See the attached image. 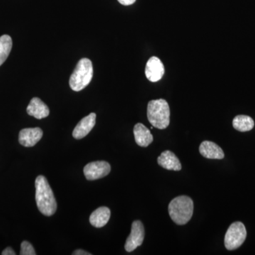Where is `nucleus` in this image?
<instances>
[{
	"instance_id": "f257e3e1",
	"label": "nucleus",
	"mask_w": 255,
	"mask_h": 255,
	"mask_svg": "<svg viewBox=\"0 0 255 255\" xmlns=\"http://www.w3.org/2000/svg\"><path fill=\"white\" fill-rule=\"evenodd\" d=\"M35 187L37 207L40 212L46 216H53L57 210V203L46 178L42 175L37 177Z\"/></svg>"
},
{
	"instance_id": "f03ea898",
	"label": "nucleus",
	"mask_w": 255,
	"mask_h": 255,
	"mask_svg": "<svg viewBox=\"0 0 255 255\" xmlns=\"http://www.w3.org/2000/svg\"><path fill=\"white\" fill-rule=\"evenodd\" d=\"M169 214L176 224H187L190 221L194 212V202L187 196L174 198L169 204Z\"/></svg>"
},
{
	"instance_id": "7ed1b4c3",
	"label": "nucleus",
	"mask_w": 255,
	"mask_h": 255,
	"mask_svg": "<svg viewBox=\"0 0 255 255\" xmlns=\"http://www.w3.org/2000/svg\"><path fill=\"white\" fill-rule=\"evenodd\" d=\"M147 119L152 127L165 129L170 122V110L167 101L163 99L150 101L147 105Z\"/></svg>"
},
{
	"instance_id": "20e7f679",
	"label": "nucleus",
	"mask_w": 255,
	"mask_h": 255,
	"mask_svg": "<svg viewBox=\"0 0 255 255\" xmlns=\"http://www.w3.org/2000/svg\"><path fill=\"white\" fill-rule=\"evenodd\" d=\"M93 77V65L88 58H82L78 62L70 78V88L75 92H80L91 82Z\"/></svg>"
},
{
	"instance_id": "39448f33",
	"label": "nucleus",
	"mask_w": 255,
	"mask_h": 255,
	"mask_svg": "<svg viewBox=\"0 0 255 255\" xmlns=\"http://www.w3.org/2000/svg\"><path fill=\"white\" fill-rule=\"evenodd\" d=\"M247 237L246 226L243 223L235 222L228 228L225 236V247L228 251L238 249L243 244Z\"/></svg>"
},
{
	"instance_id": "423d86ee",
	"label": "nucleus",
	"mask_w": 255,
	"mask_h": 255,
	"mask_svg": "<svg viewBox=\"0 0 255 255\" xmlns=\"http://www.w3.org/2000/svg\"><path fill=\"white\" fill-rule=\"evenodd\" d=\"M145 238V229L141 221H135L132 223L131 232L128 237L125 249L128 253L135 251L137 247L141 246Z\"/></svg>"
},
{
	"instance_id": "0eeeda50",
	"label": "nucleus",
	"mask_w": 255,
	"mask_h": 255,
	"mask_svg": "<svg viewBox=\"0 0 255 255\" xmlns=\"http://www.w3.org/2000/svg\"><path fill=\"white\" fill-rule=\"evenodd\" d=\"M83 171L87 180H96L108 175L111 172V166L105 161H97L87 164Z\"/></svg>"
},
{
	"instance_id": "6e6552de",
	"label": "nucleus",
	"mask_w": 255,
	"mask_h": 255,
	"mask_svg": "<svg viewBox=\"0 0 255 255\" xmlns=\"http://www.w3.org/2000/svg\"><path fill=\"white\" fill-rule=\"evenodd\" d=\"M164 74L163 63L157 57H152L147 62L145 76L150 82H156L162 78Z\"/></svg>"
},
{
	"instance_id": "1a4fd4ad",
	"label": "nucleus",
	"mask_w": 255,
	"mask_h": 255,
	"mask_svg": "<svg viewBox=\"0 0 255 255\" xmlns=\"http://www.w3.org/2000/svg\"><path fill=\"white\" fill-rule=\"evenodd\" d=\"M43 137V130L40 128L22 129L18 135V142L24 147H33Z\"/></svg>"
},
{
	"instance_id": "9d476101",
	"label": "nucleus",
	"mask_w": 255,
	"mask_h": 255,
	"mask_svg": "<svg viewBox=\"0 0 255 255\" xmlns=\"http://www.w3.org/2000/svg\"><path fill=\"white\" fill-rule=\"evenodd\" d=\"M96 117V114L91 113L82 119L74 129L73 137L79 140L87 136L95 126Z\"/></svg>"
},
{
	"instance_id": "9b49d317",
	"label": "nucleus",
	"mask_w": 255,
	"mask_h": 255,
	"mask_svg": "<svg viewBox=\"0 0 255 255\" xmlns=\"http://www.w3.org/2000/svg\"><path fill=\"white\" fill-rule=\"evenodd\" d=\"M157 163L164 169L168 170L179 171L182 169L180 161L174 152L165 150L157 158Z\"/></svg>"
},
{
	"instance_id": "f8f14e48",
	"label": "nucleus",
	"mask_w": 255,
	"mask_h": 255,
	"mask_svg": "<svg viewBox=\"0 0 255 255\" xmlns=\"http://www.w3.org/2000/svg\"><path fill=\"white\" fill-rule=\"evenodd\" d=\"M199 152L203 157L208 159H222L224 158V152L217 144L205 140L201 142Z\"/></svg>"
},
{
	"instance_id": "ddd939ff",
	"label": "nucleus",
	"mask_w": 255,
	"mask_h": 255,
	"mask_svg": "<svg viewBox=\"0 0 255 255\" xmlns=\"http://www.w3.org/2000/svg\"><path fill=\"white\" fill-rule=\"evenodd\" d=\"M26 112L28 115L35 117L37 119L46 118L49 115L50 111L46 104L39 98L34 97L32 99L28 105Z\"/></svg>"
},
{
	"instance_id": "4468645a",
	"label": "nucleus",
	"mask_w": 255,
	"mask_h": 255,
	"mask_svg": "<svg viewBox=\"0 0 255 255\" xmlns=\"http://www.w3.org/2000/svg\"><path fill=\"white\" fill-rule=\"evenodd\" d=\"M134 136L136 143L140 147H147L153 141V136L143 124H137L133 128Z\"/></svg>"
},
{
	"instance_id": "2eb2a0df",
	"label": "nucleus",
	"mask_w": 255,
	"mask_h": 255,
	"mask_svg": "<svg viewBox=\"0 0 255 255\" xmlns=\"http://www.w3.org/2000/svg\"><path fill=\"white\" fill-rule=\"evenodd\" d=\"M111 211L109 208L102 206L98 208L91 214L90 222L94 227L100 228L104 227L110 221Z\"/></svg>"
},
{
	"instance_id": "dca6fc26",
	"label": "nucleus",
	"mask_w": 255,
	"mask_h": 255,
	"mask_svg": "<svg viewBox=\"0 0 255 255\" xmlns=\"http://www.w3.org/2000/svg\"><path fill=\"white\" fill-rule=\"evenodd\" d=\"M233 126L240 132L250 131L255 127L254 120L246 115H238L233 121Z\"/></svg>"
},
{
	"instance_id": "f3484780",
	"label": "nucleus",
	"mask_w": 255,
	"mask_h": 255,
	"mask_svg": "<svg viewBox=\"0 0 255 255\" xmlns=\"http://www.w3.org/2000/svg\"><path fill=\"white\" fill-rule=\"evenodd\" d=\"M12 48V39L8 35L0 37V66L6 61Z\"/></svg>"
},
{
	"instance_id": "a211bd4d",
	"label": "nucleus",
	"mask_w": 255,
	"mask_h": 255,
	"mask_svg": "<svg viewBox=\"0 0 255 255\" xmlns=\"http://www.w3.org/2000/svg\"><path fill=\"white\" fill-rule=\"evenodd\" d=\"M21 255H36L34 248L32 246L31 243L27 241H23L21 244V251H20Z\"/></svg>"
},
{
	"instance_id": "6ab92c4d",
	"label": "nucleus",
	"mask_w": 255,
	"mask_h": 255,
	"mask_svg": "<svg viewBox=\"0 0 255 255\" xmlns=\"http://www.w3.org/2000/svg\"><path fill=\"white\" fill-rule=\"evenodd\" d=\"M1 255H15L16 253L15 252L13 251L12 248H6L4 251H3L2 253H1Z\"/></svg>"
},
{
	"instance_id": "aec40b11",
	"label": "nucleus",
	"mask_w": 255,
	"mask_h": 255,
	"mask_svg": "<svg viewBox=\"0 0 255 255\" xmlns=\"http://www.w3.org/2000/svg\"><path fill=\"white\" fill-rule=\"evenodd\" d=\"M120 4L125 5V6H128V5L132 4L135 3L136 0H118Z\"/></svg>"
},
{
	"instance_id": "412c9836",
	"label": "nucleus",
	"mask_w": 255,
	"mask_h": 255,
	"mask_svg": "<svg viewBox=\"0 0 255 255\" xmlns=\"http://www.w3.org/2000/svg\"><path fill=\"white\" fill-rule=\"evenodd\" d=\"M74 255H92L91 253H87L82 250H77V251H74L73 253Z\"/></svg>"
}]
</instances>
